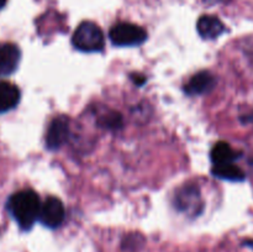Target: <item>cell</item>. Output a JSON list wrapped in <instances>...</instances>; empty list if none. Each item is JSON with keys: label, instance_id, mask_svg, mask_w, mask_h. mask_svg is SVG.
Listing matches in <instances>:
<instances>
[{"label": "cell", "instance_id": "cell-1", "mask_svg": "<svg viewBox=\"0 0 253 252\" xmlns=\"http://www.w3.org/2000/svg\"><path fill=\"white\" fill-rule=\"evenodd\" d=\"M40 198L34 190L24 189L15 193L7 202V209L19 226L24 230L31 229L32 225L39 219Z\"/></svg>", "mask_w": 253, "mask_h": 252}, {"label": "cell", "instance_id": "cell-2", "mask_svg": "<svg viewBox=\"0 0 253 252\" xmlns=\"http://www.w3.org/2000/svg\"><path fill=\"white\" fill-rule=\"evenodd\" d=\"M72 42L77 49L83 52H99L105 44L103 31L91 21H84L77 27Z\"/></svg>", "mask_w": 253, "mask_h": 252}, {"label": "cell", "instance_id": "cell-3", "mask_svg": "<svg viewBox=\"0 0 253 252\" xmlns=\"http://www.w3.org/2000/svg\"><path fill=\"white\" fill-rule=\"evenodd\" d=\"M109 37L115 46L131 47L143 43L147 39V34L138 25L130 24V22H119L111 27Z\"/></svg>", "mask_w": 253, "mask_h": 252}, {"label": "cell", "instance_id": "cell-4", "mask_svg": "<svg viewBox=\"0 0 253 252\" xmlns=\"http://www.w3.org/2000/svg\"><path fill=\"white\" fill-rule=\"evenodd\" d=\"M63 219L64 207L61 200L54 197L47 198L43 204H41V208H40L39 220L41 221V224H43L47 227H51V229H54V227L59 226L62 224Z\"/></svg>", "mask_w": 253, "mask_h": 252}, {"label": "cell", "instance_id": "cell-5", "mask_svg": "<svg viewBox=\"0 0 253 252\" xmlns=\"http://www.w3.org/2000/svg\"><path fill=\"white\" fill-rule=\"evenodd\" d=\"M69 135L68 120L64 116H58L49 125L46 136V145L49 150H57L67 141Z\"/></svg>", "mask_w": 253, "mask_h": 252}, {"label": "cell", "instance_id": "cell-6", "mask_svg": "<svg viewBox=\"0 0 253 252\" xmlns=\"http://www.w3.org/2000/svg\"><path fill=\"white\" fill-rule=\"evenodd\" d=\"M20 49L14 43H5L0 46V76L5 77L14 73L19 66Z\"/></svg>", "mask_w": 253, "mask_h": 252}, {"label": "cell", "instance_id": "cell-7", "mask_svg": "<svg viewBox=\"0 0 253 252\" xmlns=\"http://www.w3.org/2000/svg\"><path fill=\"white\" fill-rule=\"evenodd\" d=\"M198 32L205 40H214L221 36L226 27L222 24L221 20L212 15H204L198 20L197 24Z\"/></svg>", "mask_w": 253, "mask_h": 252}, {"label": "cell", "instance_id": "cell-8", "mask_svg": "<svg viewBox=\"0 0 253 252\" xmlns=\"http://www.w3.org/2000/svg\"><path fill=\"white\" fill-rule=\"evenodd\" d=\"M215 86V78L210 72L203 71L190 78L185 85V91L189 95H202L207 94Z\"/></svg>", "mask_w": 253, "mask_h": 252}, {"label": "cell", "instance_id": "cell-9", "mask_svg": "<svg viewBox=\"0 0 253 252\" xmlns=\"http://www.w3.org/2000/svg\"><path fill=\"white\" fill-rule=\"evenodd\" d=\"M20 90L9 82L0 81V114L11 110L19 104Z\"/></svg>", "mask_w": 253, "mask_h": 252}, {"label": "cell", "instance_id": "cell-10", "mask_svg": "<svg viewBox=\"0 0 253 252\" xmlns=\"http://www.w3.org/2000/svg\"><path fill=\"white\" fill-rule=\"evenodd\" d=\"M242 153L234 150L227 142H217L211 150V161L214 166L235 163Z\"/></svg>", "mask_w": 253, "mask_h": 252}, {"label": "cell", "instance_id": "cell-11", "mask_svg": "<svg viewBox=\"0 0 253 252\" xmlns=\"http://www.w3.org/2000/svg\"><path fill=\"white\" fill-rule=\"evenodd\" d=\"M212 174L217 178L231 182H242L245 180V172L235 163H227V165H219L212 167Z\"/></svg>", "mask_w": 253, "mask_h": 252}, {"label": "cell", "instance_id": "cell-12", "mask_svg": "<svg viewBox=\"0 0 253 252\" xmlns=\"http://www.w3.org/2000/svg\"><path fill=\"white\" fill-rule=\"evenodd\" d=\"M199 204V193L195 188H184L178 195V207L182 210L194 209Z\"/></svg>", "mask_w": 253, "mask_h": 252}, {"label": "cell", "instance_id": "cell-13", "mask_svg": "<svg viewBox=\"0 0 253 252\" xmlns=\"http://www.w3.org/2000/svg\"><path fill=\"white\" fill-rule=\"evenodd\" d=\"M101 124L105 127H119L121 125V118L119 115H116V114H110V115H106L103 119Z\"/></svg>", "mask_w": 253, "mask_h": 252}, {"label": "cell", "instance_id": "cell-14", "mask_svg": "<svg viewBox=\"0 0 253 252\" xmlns=\"http://www.w3.org/2000/svg\"><path fill=\"white\" fill-rule=\"evenodd\" d=\"M227 0H204V2H207L208 5H215V4H220V2H225Z\"/></svg>", "mask_w": 253, "mask_h": 252}, {"label": "cell", "instance_id": "cell-15", "mask_svg": "<svg viewBox=\"0 0 253 252\" xmlns=\"http://www.w3.org/2000/svg\"><path fill=\"white\" fill-rule=\"evenodd\" d=\"M5 4H6V0H0V9H2L5 6Z\"/></svg>", "mask_w": 253, "mask_h": 252}, {"label": "cell", "instance_id": "cell-16", "mask_svg": "<svg viewBox=\"0 0 253 252\" xmlns=\"http://www.w3.org/2000/svg\"><path fill=\"white\" fill-rule=\"evenodd\" d=\"M246 246H249V247H251V249H253V241H247Z\"/></svg>", "mask_w": 253, "mask_h": 252}]
</instances>
